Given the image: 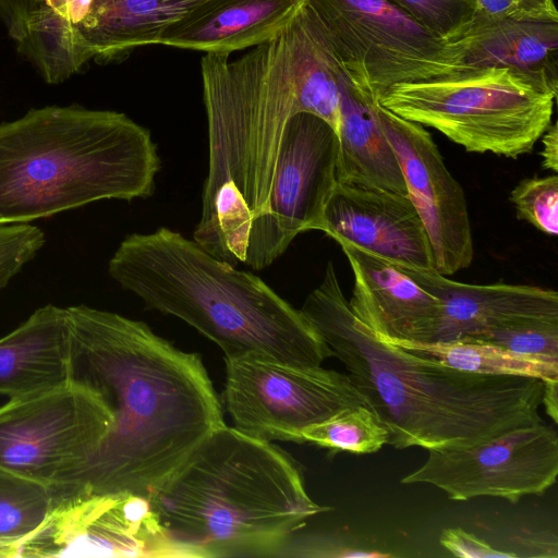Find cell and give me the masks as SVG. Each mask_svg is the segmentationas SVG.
I'll use <instances>...</instances> for the list:
<instances>
[{"mask_svg":"<svg viewBox=\"0 0 558 558\" xmlns=\"http://www.w3.org/2000/svg\"><path fill=\"white\" fill-rule=\"evenodd\" d=\"M337 182L408 195L404 178L378 117V98L363 81L339 78Z\"/></svg>","mask_w":558,"mask_h":558,"instance_id":"obj_19","label":"cell"},{"mask_svg":"<svg viewBox=\"0 0 558 558\" xmlns=\"http://www.w3.org/2000/svg\"><path fill=\"white\" fill-rule=\"evenodd\" d=\"M389 432L366 405L347 408L328 420L314 424L300 435L299 444L355 454L377 452L388 445Z\"/></svg>","mask_w":558,"mask_h":558,"instance_id":"obj_27","label":"cell"},{"mask_svg":"<svg viewBox=\"0 0 558 558\" xmlns=\"http://www.w3.org/2000/svg\"><path fill=\"white\" fill-rule=\"evenodd\" d=\"M151 500L185 558L277 557L310 518L330 510L310 497L282 449L227 424Z\"/></svg>","mask_w":558,"mask_h":558,"instance_id":"obj_5","label":"cell"},{"mask_svg":"<svg viewBox=\"0 0 558 558\" xmlns=\"http://www.w3.org/2000/svg\"><path fill=\"white\" fill-rule=\"evenodd\" d=\"M460 340L492 343L513 353L558 362V319H529Z\"/></svg>","mask_w":558,"mask_h":558,"instance_id":"obj_28","label":"cell"},{"mask_svg":"<svg viewBox=\"0 0 558 558\" xmlns=\"http://www.w3.org/2000/svg\"><path fill=\"white\" fill-rule=\"evenodd\" d=\"M58 492L45 522L23 542L20 558H185L151 499L126 492Z\"/></svg>","mask_w":558,"mask_h":558,"instance_id":"obj_12","label":"cell"},{"mask_svg":"<svg viewBox=\"0 0 558 558\" xmlns=\"http://www.w3.org/2000/svg\"><path fill=\"white\" fill-rule=\"evenodd\" d=\"M289 29L299 111L319 117L338 133L342 68L307 2Z\"/></svg>","mask_w":558,"mask_h":558,"instance_id":"obj_24","label":"cell"},{"mask_svg":"<svg viewBox=\"0 0 558 558\" xmlns=\"http://www.w3.org/2000/svg\"><path fill=\"white\" fill-rule=\"evenodd\" d=\"M339 141L319 117L300 112L286 125L270 194L251 226L244 263L260 270L301 232L318 230L337 184Z\"/></svg>","mask_w":558,"mask_h":558,"instance_id":"obj_11","label":"cell"},{"mask_svg":"<svg viewBox=\"0 0 558 558\" xmlns=\"http://www.w3.org/2000/svg\"><path fill=\"white\" fill-rule=\"evenodd\" d=\"M318 230L392 263L434 269L427 232L408 195L337 182Z\"/></svg>","mask_w":558,"mask_h":558,"instance_id":"obj_15","label":"cell"},{"mask_svg":"<svg viewBox=\"0 0 558 558\" xmlns=\"http://www.w3.org/2000/svg\"><path fill=\"white\" fill-rule=\"evenodd\" d=\"M543 144L542 167L546 170H551L554 173L558 171V125L556 122L550 125L542 134L541 138Z\"/></svg>","mask_w":558,"mask_h":558,"instance_id":"obj_35","label":"cell"},{"mask_svg":"<svg viewBox=\"0 0 558 558\" xmlns=\"http://www.w3.org/2000/svg\"><path fill=\"white\" fill-rule=\"evenodd\" d=\"M208 173L193 240L233 266L265 211L283 131L299 111L289 26L238 59L201 60Z\"/></svg>","mask_w":558,"mask_h":558,"instance_id":"obj_3","label":"cell"},{"mask_svg":"<svg viewBox=\"0 0 558 558\" xmlns=\"http://www.w3.org/2000/svg\"><path fill=\"white\" fill-rule=\"evenodd\" d=\"M0 17L19 51L49 84L65 81L94 58L75 24L44 0H0Z\"/></svg>","mask_w":558,"mask_h":558,"instance_id":"obj_23","label":"cell"},{"mask_svg":"<svg viewBox=\"0 0 558 558\" xmlns=\"http://www.w3.org/2000/svg\"><path fill=\"white\" fill-rule=\"evenodd\" d=\"M557 475L558 435L542 422L476 445L428 450L426 461L400 482L433 485L456 501L487 496L517 502L543 495Z\"/></svg>","mask_w":558,"mask_h":558,"instance_id":"obj_13","label":"cell"},{"mask_svg":"<svg viewBox=\"0 0 558 558\" xmlns=\"http://www.w3.org/2000/svg\"><path fill=\"white\" fill-rule=\"evenodd\" d=\"M113 425L104 399L69 384L0 407V468L50 486H72L90 466Z\"/></svg>","mask_w":558,"mask_h":558,"instance_id":"obj_9","label":"cell"},{"mask_svg":"<svg viewBox=\"0 0 558 558\" xmlns=\"http://www.w3.org/2000/svg\"><path fill=\"white\" fill-rule=\"evenodd\" d=\"M300 312L344 365L397 449L472 446L544 422L543 380L460 371L378 339L350 310L332 262Z\"/></svg>","mask_w":558,"mask_h":558,"instance_id":"obj_2","label":"cell"},{"mask_svg":"<svg viewBox=\"0 0 558 558\" xmlns=\"http://www.w3.org/2000/svg\"><path fill=\"white\" fill-rule=\"evenodd\" d=\"M396 265L440 301V316L428 342L457 341L522 320L558 319V293L553 289L464 283L433 268Z\"/></svg>","mask_w":558,"mask_h":558,"instance_id":"obj_16","label":"cell"},{"mask_svg":"<svg viewBox=\"0 0 558 558\" xmlns=\"http://www.w3.org/2000/svg\"><path fill=\"white\" fill-rule=\"evenodd\" d=\"M65 308L71 380L104 399L113 425L94 462L64 490L151 499L226 425L201 355L175 348L146 323L84 304Z\"/></svg>","mask_w":558,"mask_h":558,"instance_id":"obj_1","label":"cell"},{"mask_svg":"<svg viewBox=\"0 0 558 558\" xmlns=\"http://www.w3.org/2000/svg\"><path fill=\"white\" fill-rule=\"evenodd\" d=\"M160 169L148 129L126 114L46 106L0 123V225L100 199L145 198Z\"/></svg>","mask_w":558,"mask_h":558,"instance_id":"obj_6","label":"cell"},{"mask_svg":"<svg viewBox=\"0 0 558 558\" xmlns=\"http://www.w3.org/2000/svg\"><path fill=\"white\" fill-rule=\"evenodd\" d=\"M378 117L399 161L408 196L427 232L434 269L449 276L474 256L465 194L445 165L430 133L378 104Z\"/></svg>","mask_w":558,"mask_h":558,"instance_id":"obj_14","label":"cell"},{"mask_svg":"<svg viewBox=\"0 0 558 558\" xmlns=\"http://www.w3.org/2000/svg\"><path fill=\"white\" fill-rule=\"evenodd\" d=\"M307 0H208L170 26L160 45L231 54L279 36Z\"/></svg>","mask_w":558,"mask_h":558,"instance_id":"obj_18","label":"cell"},{"mask_svg":"<svg viewBox=\"0 0 558 558\" xmlns=\"http://www.w3.org/2000/svg\"><path fill=\"white\" fill-rule=\"evenodd\" d=\"M517 217L547 235L558 232V175L521 180L509 196Z\"/></svg>","mask_w":558,"mask_h":558,"instance_id":"obj_29","label":"cell"},{"mask_svg":"<svg viewBox=\"0 0 558 558\" xmlns=\"http://www.w3.org/2000/svg\"><path fill=\"white\" fill-rule=\"evenodd\" d=\"M457 41L468 69H508L557 96L558 21L473 16L469 29Z\"/></svg>","mask_w":558,"mask_h":558,"instance_id":"obj_21","label":"cell"},{"mask_svg":"<svg viewBox=\"0 0 558 558\" xmlns=\"http://www.w3.org/2000/svg\"><path fill=\"white\" fill-rule=\"evenodd\" d=\"M440 545L450 554L461 558H511L515 553L500 551L488 543L460 527L446 529L439 537Z\"/></svg>","mask_w":558,"mask_h":558,"instance_id":"obj_34","label":"cell"},{"mask_svg":"<svg viewBox=\"0 0 558 558\" xmlns=\"http://www.w3.org/2000/svg\"><path fill=\"white\" fill-rule=\"evenodd\" d=\"M542 405L545 407L546 413L557 424L558 422V398L557 388L558 380H544Z\"/></svg>","mask_w":558,"mask_h":558,"instance_id":"obj_37","label":"cell"},{"mask_svg":"<svg viewBox=\"0 0 558 558\" xmlns=\"http://www.w3.org/2000/svg\"><path fill=\"white\" fill-rule=\"evenodd\" d=\"M390 557V553L371 546L353 545L338 536H305L292 543L288 541L277 557Z\"/></svg>","mask_w":558,"mask_h":558,"instance_id":"obj_32","label":"cell"},{"mask_svg":"<svg viewBox=\"0 0 558 558\" xmlns=\"http://www.w3.org/2000/svg\"><path fill=\"white\" fill-rule=\"evenodd\" d=\"M58 489L0 468V558H17L23 542L46 520Z\"/></svg>","mask_w":558,"mask_h":558,"instance_id":"obj_26","label":"cell"},{"mask_svg":"<svg viewBox=\"0 0 558 558\" xmlns=\"http://www.w3.org/2000/svg\"><path fill=\"white\" fill-rule=\"evenodd\" d=\"M225 405L238 430L299 444L305 428L354 405H367L347 373L298 367L257 355L225 357Z\"/></svg>","mask_w":558,"mask_h":558,"instance_id":"obj_10","label":"cell"},{"mask_svg":"<svg viewBox=\"0 0 558 558\" xmlns=\"http://www.w3.org/2000/svg\"><path fill=\"white\" fill-rule=\"evenodd\" d=\"M557 96L502 68L397 84L379 99L395 114L439 131L470 153L518 158L551 123Z\"/></svg>","mask_w":558,"mask_h":558,"instance_id":"obj_7","label":"cell"},{"mask_svg":"<svg viewBox=\"0 0 558 558\" xmlns=\"http://www.w3.org/2000/svg\"><path fill=\"white\" fill-rule=\"evenodd\" d=\"M58 14L73 24L80 23L88 13L93 0H44Z\"/></svg>","mask_w":558,"mask_h":558,"instance_id":"obj_36","label":"cell"},{"mask_svg":"<svg viewBox=\"0 0 558 558\" xmlns=\"http://www.w3.org/2000/svg\"><path fill=\"white\" fill-rule=\"evenodd\" d=\"M208 0H93L76 31L94 58L118 60L160 45L167 29Z\"/></svg>","mask_w":558,"mask_h":558,"instance_id":"obj_22","label":"cell"},{"mask_svg":"<svg viewBox=\"0 0 558 558\" xmlns=\"http://www.w3.org/2000/svg\"><path fill=\"white\" fill-rule=\"evenodd\" d=\"M336 242L353 271L348 302L354 316L380 340L428 342L440 316L439 299L395 263L349 241Z\"/></svg>","mask_w":558,"mask_h":558,"instance_id":"obj_17","label":"cell"},{"mask_svg":"<svg viewBox=\"0 0 558 558\" xmlns=\"http://www.w3.org/2000/svg\"><path fill=\"white\" fill-rule=\"evenodd\" d=\"M407 351L460 371L483 375H510L558 380V362L521 355L501 347L474 340L386 341Z\"/></svg>","mask_w":558,"mask_h":558,"instance_id":"obj_25","label":"cell"},{"mask_svg":"<svg viewBox=\"0 0 558 558\" xmlns=\"http://www.w3.org/2000/svg\"><path fill=\"white\" fill-rule=\"evenodd\" d=\"M473 16L486 20L558 21L554 0H472Z\"/></svg>","mask_w":558,"mask_h":558,"instance_id":"obj_33","label":"cell"},{"mask_svg":"<svg viewBox=\"0 0 558 558\" xmlns=\"http://www.w3.org/2000/svg\"><path fill=\"white\" fill-rule=\"evenodd\" d=\"M344 73L379 99L389 88L466 70L458 41H448L388 0H307Z\"/></svg>","mask_w":558,"mask_h":558,"instance_id":"obj_8","label":"cell"},{"mask_svg":"<svg viewBox=\"0 0 558 558\" xmlns=\"http://www.w3.org/2000/svg\"><path fill=\"white\" fill-rule=\"evenodd\" d=\"M45 242V232L35 225H0V290L36 257Z\"/></svg>","mask_w":558,"mask_h":558,"instance_id":"obj_31","label":"cell"},{"mask_svg":"<svg viewBox=\"0 0 558 558\" xmlns=\"http://www.w3.org/2000/svg\"><path fill=\"white\" fill-rule=\"evenodd\" d=\"M71 356L66 308H37L0 338V395L13 399L69 384Z\"/></svg>","mask_w":558,"mask_h":558,"instance_id":"obj_20","label":"cell"},{"mask_svg":"<svg viewBox=\"0 0 558 558\" xmlns=\"http://www.w3.org/2000/svg\"><path fill=\"white\" fill-rule=\"evenodd\" d=\"M108 272L149 308L180 318L215 342L225 357L257 355L316 367L335 356L300 310L259 277L178 231L161 227L128 235Z\"/></svg>","mask_w":558,"mask_h":558,"instance_id":"obj_4","label":"cell"},{"mask_svg":"<svg viewBox=\"0 0 558 558\" xmlns=\"http://www.w3.org/2000/svg\"><path fill=\"white\" fill-rule=\"evenodd\" d=\"M437 36L459 40L474 13L472 0H388Z\"/></svg>","mask_w":558,"mask_h":558,"instance_id":"obj_30","label":"cell"}]
</instances>
